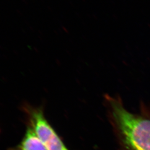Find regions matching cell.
I'll list each match as a JSON object with an SVG mask.
<instances>
[{
	"mask_svg": "<svg viewBox=\"0 0 150 150\" xmlns=\"http://www.w3.org/2000/svg\"><path fill=\"white\" fill-rule=\"evenodd\" d=\"M28 125L31 126L47 150H70L46 117L41 107L28 104L23 106Z\"/></svg>",
	"mask_w": 150,
	"mask_h": 150,
	"instance_id": "7a4b0ae2",
	"label": "cell"
},
{
	"mask_svg": "<svg viewBox=\"0 0 150 150\" xmlns=\"http://www.w3.org/2000/svg\"><path fill=\"white\" fill-rule=\"evenodd\" d=\"M106 100L120 150H150V114L131 112L117 98Z\"/></svg>",
	"mask_w": 150,
	"mask_h": 150,
	"instance_id": "6da1fadb",
	"label": "cell"
},
{
	"mask_svg": "<svg viewBox=\"0 0 150 150\" xmlns=\"http://www.w3.org/2000/svg\"><path fill=\"white\" fill-rule=\"evenodd\" d=\"M9 150H47L31 126L27 129L20 143Z\"/></svg>",
	"mask_w": 150,
	"mask_h": 150,
	"instance_id": "3957f363",
	"label": "cell"
}]
</instances>
